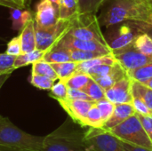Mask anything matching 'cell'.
<instances>
[{"label": "cell", "instance_id": "obj_37", "mask_svg": "<svg viewBox=\"0 0 152 151\" xmlns=\"http://www.w3.org/2000/svg\"><path fill=\"white\" fill-rule=\"evenodd\" d=\"M8 54L18 56L20 53H22V49H21V41H20V35L13 37L8 44L6 47V52Z\"/></svg>", "mask_w": 152, "mask_h": 151}, {"label": "cell", "instance_id": "obj_42", "mask_svg": "<svg viewBox=\"0 0 152 151\" xmlns=\"http://www.w3.org/2000/svg\"><path fill=\"white\" fill-rule=\"evenodd\" d=\"M0 5L8 7L10 9L12 8H26V4L23 0H0Z\"/></svg>", "mask_w": 152, "mask_h": 151}, {"label": "cell", "instance_id": "obj_14", "mask_svg": "<svg viewBox=\"0 0 152 151\" xmlns=\"http://www.w3.org/2000/svg\"><path fill=\"white\" fill-rule=\"evenodd\" d=\"M134 107L132 103H123L115 105L114 111L111 117L105 122L102 129L106 131H110V129L116 127L117 125L123 123L128 117L135 114Z\"/></svg>", "mask_w": 152, "mask_h": 151}, {"label": "cell", "instance_id": "obj_22", "mask_svg": "<svg viewBox=\"0 0 152 151\" xmlns=\"http://www.w3.org/2000/svg\"><path fill=\"white\" fill-rule=\"evenodd\" d=\"M51 65L55 70L58 76V79L66 81L68 78H69L72 75L76 73L77 62L67 61V62H61V63H51Z\"/></svg>", "mask_w": 152, "mask_h": 151}, {"label": "cell", "instance_id": "obj_47", "mask_svg": "<svg viewBox=\"0 0 152 151\" xmlns=\"http://www.w3.org/2000/svg\"><path fill=\"white\" fill-rule=\"evenodd\" d=\"M30 1H31V0H25V3H26V5H28V4H29V3H30Z\"/></svg>", "mask_w": 152, "mask_h": 151}, {"label": "cell", "instance_id": "obj_19", "mask_svg": "<svg viewBox=\"0 0 152 151\" xmlns=\"http://www.w3.org/2000/svg\"><path fill=\"white\" fill-rule=\"evenodd\" d=\"M43 60L49 63H61L71 61L70 51L66 48L53 46L45 52Z\"/></svg>", "mask_w": 152, "mask_h": 151}, {"label": "cell", "instance_id": "obj_45", "mask_svg": "<svg viewBox=\"0 0 152 151\" xmlns=\"http://www.w3.org/2000/svg\"><path fill=\"white\" fill-rule=\"evenodd\" d=\"M51 2V4H53V6L54 7L56 12L58 13V16H59V6H60V2L61 0H49Z\"/></svg>", "mask_w": 152, "mask_h": 151}, {"label": "cell", "instance_id": "obj_33", "mask_svg": "<svg viewBox=\"0 0 152 151\" xmlns=\"http://www.w3.org/2000/svg\"><path fill=\"white\" fill-rule=\"evenodd\" d=\"M16 56L8 54L7 53H0V75L12 74L15 70L14 61Z\"/></svg>", "mask_w": 152, "mask_h": 151}, {"label": "cell", "instance_id": "obj_26", "mask_svg": "<svg viewBox=\"0 0 152 151\" xmlns=\"http://www.w3.org/2000/svg\"><path fill=\"white\" fill-rule=\"evenodd\" d=\"M85 125H86V127H89V128H102L103 127L104 121L95 103L89 109L86 117Z\"/></svg>", "mask_w": 152, "mask_h": 151}, {"label": "cell", "instance_id": "obj_41", "mask_svg": "<svg viewBox=\"0 0 152 151\" xmlns=\"http://www.w3.org/2000/svg\"><path fill=\"white\" fill-rule=\"evenodd\" d=\"M68 98L71 100H83L88 101H94L83 90L69 88L68 90Z\"/></svg>", "mask_w": 152, "mask_h": 151}, {"label": "cell", "instance_id": "obj_8", "mask_svg": "<svg viewBox=\"0 0 152 151\" xmlns=\"http://www.w3.org/2000/svg\"><path fill=\"white\" fill-rule=\"evenodd\" d=\"M112 54L126 72L152 62V55H146L141 53L134 46V44L112 51Z\"/></svg>", "mask_w": 152, "mask_h": 151}, {"label": "cell", "instance_id": "obj_18", "mask_svg": "<svg viewBox=\"0 0 152 151\" xmlns=\"http://www.w3.org/2000/svg\"><path fill=\"white\" fill-rule=\"evenodd\" d=\"M10 14L12 22V28L15 31H20L28 21L34 19L30 11L21 8H12Z\"/></svg>", "mask_w": 152, "mask_h": 151}, {"label": "cell", "instance_id": "obj_32", "mask_svg": "<svg viewBox=\"0 0 152 151\" xmlns=\"http://www.w3.org/2000/svg\"><path fill=\"white\" fill-rule=\"evenodd\" d=\"M28 82L35 87L40 89V90H48L50 91L53 85H54V80L42 75L33 74L28 77Z\"/></svg>", "mask_w": 152, "mask_h": 151}, {"label": "cell", "instance_id": "obj_6", "mask_svg": "<svg viewBox=\"0 0 152 151\" xmlns=\"http://www.w3.org/2000/svg\"><path fill=\"white\" fill-rule=\"evenodd\" d=\"M70 20H61L50 27L41 28L35 23L36 32V49L41 51H48L51 49L69 30L70 26Z\"/></svg>", "mask_w": 152, "mask_h": 151}, {"label": "cell", "instance_id": "obj_50", "mask_svg": "<svg viewBox=\"0 0 152 151\" xmlns=\"http://www.w3.org/2000/svg\"><path fill=\"white\" fill-rule=\"evenodd\" d=\"M23 1H24V2H25V0H23ZM25 4H26V3H25Z\"/></svg>", "mask_w": 152, "mask_h": 151}, {"label": "cell", "instance_id": "obj_5", "mask_svg": "<svg viewBox=\"0 0 152 151\" xmlns=\"http://www.w3.org/2000/svg\"><path fill=\"white\" fill-rule=\"evenodd\" d=\"M67 34L81 40H94L107 45L96 13H77L71 19Z\"/></svg>", "mask_w": 152, "mask_h": 151}, {"label": "cell", "instance_id": "obj_3", "mask_svg": "<svg viewBox=\"0 0 152 151\" xmlns=\"http://www.w3.org/2000/svg\"><path fill=\"white\" fill-rule=\"evenodd\" d=\"M44 137L31 135L7 117L0 119V151H42Z\"/></svg>", "mask_w": 152, "mask_h": 151}, {"label": "cell", "instance_id": "obj_46", "mask_svg": "<svg viewBox=\"0 0 152 151\" xmlns=\"http://www.w3.org/2000/svg\"><path fill=\"white\" fill-rule=\"evenodd\" d=\"M145 85H147L148 87H150L151 89H152V78L151 79H150V80H148V81H146V82H144L143 83Z\"/></svg>", "mask_w": 152, "mask_h": 151}, {"label": "cell", "instance_id": "obj_29", "mask_svg": "<svg viewBox=\"0 0 152 151\" xmlns=\"http://www.w3.org/2000/svg\"><path fill=\"white\" fill-rule=\"evenodd\" d=\"M69 51H70L71 61H76V62L85 61L101 56H104L107 54H110V53L97 52V51H81V50H69Z\"/></svg>", "mask_w": 152, "mask_h": 151}, {"label": "cell", "instance_id": "obj_17", "mask_svg": "<svg viewBox=\"0 0 152 151\" xmlns=\"http://www.w3.org/2000/svg\"><path fill=\"white\" fill-rule=\"evenodd\" d=\"M118 61H117V60L115 59V57H114V55L112 53L107 54V55L101 56V57H98V58H94V59H92V60L77 62L76 73H86V74H87V72H88V70L90 69H92L94 67H96L98 65H102V64L113 65V64H115Z\"/></svg>", "mask_w": 152, "mask_h": 151}, {"label": "cell", "instance_id": "obj_28", "mask_svg": "<svg viewBox=\"0 0 152 151\" xmlns=\"http://www.w3.org/2000/svg\"><path fill=\"white\" fill-rule=\"evenodd\" d=\"M134 46L146 55H152V38L145 33H140L134 40Z\"/></svg>", "mask_w": 152, "mask_h": 151}, {"label": "cell", "instance_id": "obj_44", "mask_svg": "<svg viewBox=\"0 0 152 151\" xmlns=\"http://www.w3.org/2000/svg\"><path fill=\"white\" fill-rule=\"evenodd\" d=\"M11 74H3V75H0V90L2 88V86L4 85V84L7 81V79L9 78Z\"/></svg>", "mask_w": 152, "mask_h": 151}, {"label": "cell", "instance_id": "obj_21", "mask_svg": "<svg viewBox=\"0 0 152 151\" xmlns=\"http://www.w3.org/2000/svg\"><path fill=\"white\" fill-rule=\"evenodd\" d=\"M45 53V51H41L37 49H35L34 51H31L28 53H20V55L16 56V59L14 61L15 69L27 66L28 64H33L34 62L43 60Z\"/></svg>", "mask_w": 152, "mask_h": 151}, {"label": "cell", "instance_id": "obj_16", "mask_svg": "<svg viewBox=\"0 0 152 151\" xmlns=\"http://www.w3.org/2000/svg\"><path fill=\"white\" fill-rule=\"evenodd\" d=\"M126 75H127L126 71L121 67V65L118 62H117L110 73H109L108 75L104 77H102L94 80L96 81L104 90H107L110 88L116 82H118V80H120Z\"/></svg>", "mask_w": 152, "mask_h": 151}, {"label": "cell", "instance_id": "obj_40", "mask_svg": "<svg viewBox=\"0 0 152 151\" xmlns=\"http://www.w3.org/2000/svg\"><path fill=\"white\" fill-rule=\"evenodd\" d=\"M138 117L145 130V132L147 133L148 136L150 137L151 141L152 142V114L151 115H141L138 114Z\"/></svg>", "mask_w": 152, "mask_h": 151}, {"label": "cell", "instance_id": "obj_23", "mask_svg": "<svg viewBox=\"0 0 152 151\" xmlns=\"http://www.w3.org/2000/svg\"><path fill=\"white\" fill-rule=\"evenodd\" d=\"M78 13L77 0H61L59 6V19L70 20Z\"/></svg>", "mask_w": 152, "mask_h": 151}, {"label": "cell", "instance_id": "obj_30", "mask_svg": "<svg viewBox=\"0 0 152 151\" xmlns=\"http://www.w3.org/2000/svg\"><path fill=\"white\" fill-rule=\"evenodd\" d=\"M106 0H77L78 13H97Z\"/></svg>", "mask_w": 152, "mask_h": 151}, {"label": "cell", "instance_id": "obj_27", "mask_svg": "<svg viewBox=\"0 0 152 151\" xmlns=\"http://www.w3.org/2000/svg\"><path fill=\"white\" fill-rule=\"evenodd\" d=\"M83 91L95 102L106 98L105 90L93 78L90 79V81L85 86Z\"/></svg>", "mask_w": 152, "mask_h": 151}, {"label": "cell", "instance_id": "obj_24", "mask_svg": "<svg viewBox=\"0 0 152 151\" xmlns=\"http://www.w3.org/2000/svg\"><path fill=\"white\" fill-rule=\"evenodd\" d=\"M31 73L48 77L53 79L54 81H56L58 79V76H57L55 70L53 69V68L52 67L51 63L46 62L44 60L38 61L32 64Z\"/></svg>", "mask_w": 152, "mask_h": 151}, {"label": "cell", "instance_id": "obj_34", "mask_svg": "<svg viewBox=\"0 0 152 151\" xmlns=\"http://www.w3.org/2000/svg\"><path fill=\"white\" fill-rule=\"evenodd\" d=\"M68 90L69 87L67 86L66 83L62 80H59L51 88L49 96L55 99L56 101L65 100L68 98Z\"/></svg>", "mask_w": 152, "mask_h": 151}, {"label": "cell", "instance_id": "obj_49", "mask_svg": "<svg viewBox=\"0 0 152 151\" xmlns=\"http://www.w3.org/2000/svg\"><path fill=\"white\" fill-rule=\"evenodd\" d=\"M2 117H2V116H0V119H1V118H2Z\"/></svg>", "mask_w": 152, "mask_h": 151}, {"label": "cell", "instance_id": "obj_36", "mask_svg": "<svg viewBox=\"0 0 152 151\" xmlns=\"http://www.w3.org/2000/svg\"><path fill=\"white\" fill-rule=\"evenodd\" d=\"M116 64V63H115ZM115 64L113 65H108V64H102V65H98L96 67H94L92 69H90L87 72V74L93 78V79H96L102 77H104L106 75H108L109 73H110L115 66Z\"/></svg>", "mask_w": 152, "mask_h": 151}, {"label": "cell", "instance_id": "obj_4", "mask_svg": "<svg viewBox=\"0 0 152 151\" xmlns=\"http://www.w3.org/2000/svg\"><path fill=\"white\" fill-rule=\"evenodd\" d=\"M109 132L118 140L152 150V142L145 132L137 113Z\"/></svg>", "mask_w": 152, "mask_h": 151}, {"label": "cell", "instance_id": "obj_35", "mask_svg": "<svg viewBox=\"0 0 152 151\" xmlns=\"http://www.w3.org/2000/svg\"><path fill=\"white\" fill-rule=\"evenodd\" d=\"M95 104H96L97 108L99 109L101 115H102V117L104 124H105V122L111 117V115L114 111V109H115V104L112 103L111 101H110L106 98L96 101Z\"/></svg>", "mask_w": 152, "mask_h": 151}, {"label": "cell", "instance_id": "obj_25", "mask_svg": "<svg viewBox=\"0 0 152 151\" xmlns=\"http://www.w3.org/2000/svg\"><path fill=\"white\" fill-rule=\"evenodd\" d=\"M126 73H127V76L132 80L144 83L152 78V62L147 65L142 66L138 69L130 70Z\"/></svg>", "mask_w": 152, "mask_h": 151}, {"label": "cell", "instance_id": "obj_2", "mask_svg": "<svg viewBox=\"0 0 152 151\" xmlns=\"http://www.w3.org/2000/svg\"><path fill=\"white\" fill-rule=\"evenodd\" d=\"M42 151H97L86 139L85 133L67 120L58 129L44 137Z\"/></svg>", "mask_w": 152, "mask_h": 151}, {"label": "cell", "instance_id": "obj_1", "mask_svg": "<svg viewBox=\"0 0 152 151\" xmlns=\"http://www.w3.org/2000/svg\"><path fill=\"white\" fill-rule=\"evenodd\" d=\"M98 17L101 27L110 26L130 20L151 21L152 2L151 0H106L101 7Z\"/></svg>", "mask_w": 152, "mask_h": 151}, {"label": "cell", "instance_id": "obj_38", "mask_svg": "<svg viewBox=\"0 0 152 151\" xmlns=\"http://www.w3.org/2000/svg\"><path fill=\"white\" fill-rule=\"evenodd\" d=\"M127 22L135 28L140 33H145L152 38V23L143 20H130Z\"/></svg>", "mask_w": 152, "mask_h": 151}, {"label": "cell", "instance_id": "obj_51", "mask_svg": "<svg viewBox=\"0 0 152 151\" xmlns=\"http://www.w3.org/2000/svg\"><path fill=\"white\" fill-rule=\"evenodd\" d=\"M151 2H152V0H151Z\"/></svg>", "mask_w": 152, "mask_h": 151}, {"label": "cell", "instance_id": "obj_12", "mask_svg": "<svg viewBox=\"0 0 152 151\" xmlns=\"http://www.w3.org/2000/svg\"><path fill=\"white\" fill-rule=\"evenodd\" d=\"M132 79L126 75L118 82H116L110 88L105 90L106 99L117 104L132 103L133 95L131 92Z\"/></svg>", "mask_w": 152, "mask_h": 151}, {"label": "cell", "instance_id": "obj_43", "mask_svg": "<svg viewBox=\"0 0 152 151\" xmlns=\"http://www.w3.org/2000/svg\"><path fill=\"white\" fill-rule=\"evenodd\" d=\"M119 142H120V144L122 145V147L126 151H152L151 150H147V149H144V148H142V147L131 144V143L126 142L125 141L119 140Z\"/></svg>", "mask_w": 152, "mask_h": 151}, {"label": "cell", "instance_id": "obj_20", "mask_svg": "<svg viewBox=\"0 0 152 151\" xmlns=\"http://www.w3.org/2000/svg\"><path fill=\"white\" fill-rule=\"evenodd\" d=\"M131 92L133 96L139 97L145 102L152 113V89L145 85L143 83L132 80Z\"/></svg>", "mask_w": 152, "mask_h": 151}, {"label": "cell", "instance_id": "obj_48", "mask_svg": "<svg viewBox=\"0 0 152 151\" xmlns=\"http://www.w3.org/2000/svg\"><path fill=\"white\" fill-rule=\"evenodd\" d=\"M151 23H152V14H151V21H150Z\"/></svg>", "mask_w": 152, "mask_h": 151}, {"label": "cell", "instance_id": "obj_7", "mask_svg": "<svg viewBox=\"0 0 152 151\" xmlns=\"http://www.w3.org/2000/svg\"><path fill=\"white\" fill-rule=\"evenodd\" d=\"M104 37L111 51L124 48L134 43L140 32L127 21L113 25L106 28Z\"/></svg>", "mask_w": 152, "mask_h": 151}, {"label": "cell", "instance_id": "obj_39", "mask_svg": "<svg viewBox=\"0 0 152 151\" xmlns=\"http://www.w3.org/2000/svg\"><path fill=\"white\" fill-rule=\"evenodd\" d=\"M132 104L134 107L135 112L138 114H141V115H151V114H152L151 110L149 109L148 106L145 104V102L139 97L133 96Z\"/></svg>", "mask_w": 152, "mask_h": 151}, {"label": "cell", "instance_id": "obj_10", "mask_svg": "<svg viewBox=\"0 0 152 151\" xmlns=\"http://www.w3.org/2000/svg\"><path fill=\"white\" fill-rule=\"evenodd\" d=\"M61 108L68 113L71 120L79 125L81 127H86V117L95 101H88L83 100H71L65 99L57 101Z\"/></svg>", "mask_w": 152, "mask_h": 151}, {"label": "cell", "instance_id": "obj_13", "mask_svg": "<svg viewBox=\"0 0 152 151\" xmlns=\"http://www.w3.org/2000/svg\"><path fill=\"white\" fill-rule=\"evenodd\" d=\"M35 23L41 28H47L54 25L59 16L49 0H39L36 5Z\"/></svg>", "mask_w": 152, "mask_h": 151}, {"label": "cell", "instance_id": "obj_15", "mask_svg": "<svg viewBox=\"0 0 152 151\" xmlns=\"http://www.w3.org/2000/svg\"><path fill=\"white\" fill-rule=\"evenodd\" d=\"M21 41L22 53L34 51L36 49V32H35V19L28 21L22 28L20 33Z\"/></svg>", "mask_w": 152, "mask_h": 151}, {"label": "cell", "instance_id": "obj_31", "mask_svg": "<svg viewBox=\"0 0 152 151\" xmlns=\"http://www.w3.org/2000/svg\"><path fill=\"white\" fill-rule=\"evenodd\" d=\"M92 77L86 73H75L66 81H64L69 88L83 90Z\"/></svg>", "mask_w": 152, "mask_h": 151}, {"label": "cell", "instance_id": "obj_11", "mask_svg": "<svg viewBox=\"0 0 152 151\" xmlns=\"http://www.w3.org/2000/svg\"><path fill=\"white\" fill-rule=\"evenodd\" d=\"M53 46L62 47L69 50H81V51H97L107 53H112L110 48L98 41L94 40H81L75 38L69 34H65Z\"/></svg>", "mask_w": 152, "mask_h": 151}, {"label": "cell", "instance_id": "obj_9", "mask_svg": "<svg viewBox=\"0 0 152 151\" xmlns=\"http://www.w3.org/2000/svg\"><path fill=\"white\" fill-rule=\"evenodd\" d=\"M85 136L97 151H126L118 138L102 128H89Z\"/></svg>", "mask_w": 152, "mask_h": 151}]
</instances>
